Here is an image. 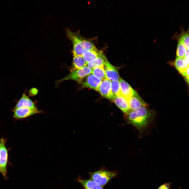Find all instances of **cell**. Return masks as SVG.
Masks as SVG:
<instances>
[{"mask_svg":"<svg viewBox=\"0 0 189 189\" xmlns=\"http://www.w3.org/2000/svg\"><path fill=\"white\" fill-rule=\"evenodd\" d=\"M125 114L127 123L133 125L138 129L139 136L141 138L153 121L155 113L149 109L148 106H143L137 109L130 111Z\"/></svg>","mask_w":189,"mask_h":189,"instance_id":"1","label":"cell"},{"mask_svg":"<svg viewBox=\"0 0 189 189\" xmlns=\"http://www.w3.org/2000/svg\"><path fill=\"white\" fill-rule=\"evenodd\" d=\"M89 174L91 179L103 186L117 175V172L115 171H108L103 169Z\"/></svg>","mask_w":189,"mask_h":189,"instance_id":"2","label":"cell"},{"mask_svg":"<svg viewBox=\"0 0 189 189\" xmlns=\"http://www.w3.org/2000/svg\"><path fill=\"white\" fill-rule=\"evenodd\" d=\"M92 69L87 66L82 68L71 70L70 73L58 82L68 80H73L80 83L86 76L91 74Z\"/></svg>","mask_w":189,"mask_h":189,"instance_id":"3","label":"cell"},{"mask_svg":"<svg viewBox=\"0 0 189 189\" xmlns=\"http://www.w3.org/2000/svg\"><path fill=\"white\" fill-rule=\"evenodd\" d=\"M6 139H0V172L5 178L7 177V166L8 160V150L6 146Z\"/></svg>","mask_w":189,"mask_h":189,"instance_id":"4","label":"cell"},{"mask_svg":"<svg viewBox=\"0 0 189 189\" xmlns=\"http://www.w3.org/2000/svg\"><path fill=\"white\" fill-rule=\"evenodd\" d=\"M67 36L72 41L73 46V55H82L84 51L82 39L70 30L67 31Z\"/></svg>","mask_w":189,"mask_h":189,"instance_id":"5","label":"cell"},{"mask_svg":"<svg viewBox=\"0 0 189 189\" xmlns=\"http://www.w3.org/2000/svg\"><path fill=\"white\" fill-rule=\"evenodd\" d=\"M102 80L91 74L85 77L80 83L82 88H88L98 91Z\"/></svg>","mask_w":189,"mask_h":189,"instance_id":"6","label":"cell"},{"mask_svg":"<svg viewBox=\"0 0 189 189\" xmlns=\"http://www.w3.org/2000/svg\"><path fill=\"white\" fill-rule=\"evenodd\" d=\"M41 111L38 109L35 110L27 107H21L14 109L13 117L19 119L24 118L35 114L39 113Z\"/></svg>","mask_w":189,"mask_h":189,"instance_id":"7","label":"cell"},{"mask_svg":"<svg viewBox=\"0 0 189 189\" xmlns=\"http://www.w3.org/2000/svg\"><path fill=\"white\" fill-rule=\"evenodd\" d=\"M104 68L106 77L109 80L111 81L119 80L120 77L117 69L107 60L104 65Z\"/></svg>","mask_w":189,"mask_h":189,"instance_id":"8","label":"cell"},{"mask_svg":"<svg viewBox=\"0 0 189 189\" xmlns=\"http://www.w3.org/2000/svg\"><path fill=\"white\" fill-rule=\"evenodd\" d=\"M128 101L130 111L137 109L143 106H148L136 91Z\"/></svg>","mask_w":189,"mask_h":189,"instance_id":"9","label":"cell"},{"mask_svg":"<svg viewBox=\"0 0 189 189\" xmlns=\"http://www.w3.org/2000/svg\"><path fill=\"white\" fill-rule=\"evenodd\" d=\"M103 97L112 100L111 81L106 78L103 80L99 85L98 91Z\"/></svg>","mask_w":189,"mask_h":189,"instance_id":"10","label":"cell"},{"mask_svg":"<svg viewBox=\"0 0 189 189\" xmlns=\"http://www.w3.org/2000/svg\"><path fill=\"white\" fill-rule=\"evenodd\" d=\"M129 99L122 96L114 97L112 100L125 114L130 111Z\"/></svg>","mask_w":189,"mask_h":189,"instance_id":"11","label":"cell"},{"mask_svg":"<svg viewBox=\"0 0 189 189\" xmlns=\"http://www.w3.org/2000/svg\"><path fill=\"white\" fill-rule=\"evenodd\" d=\"M119 81L122 96L129 99L134 94L136 91L127 82L121 78Z\"/></svg>","mask_w":189,"mask_h":189,"instance_id":"12","label":"cell"},{"mask_svg":"<svg viewBox=\"0 0 189 189\" xmlns=\"http://www.w3.org/2000/svg\"><path fill=\"white\" fill-rule=\"evenodd\" d=\"M27 107L33 109H38L35 104L25 94L23 95L17 103L14 109L21 108Z\"/></svg>","mask_w":189,"mask_h":189,"instance_id":"13","label":"cell"},{"mask_svg":"<svg viewBox=\"0 0 189 189\" xmlns=\"http://www.w3.org/2000/svg\"><path fill=\"white\" fill-rule=\"evenodd\" d=\"M107 60L103 53L94 59L87 63V66L93 69L98 67L104 66Z\"/></svg>","mask_w":189,"mask_h":189,"instance_id":"14","label":"cell"},{"mask_svg":"<svg viewBox=\"0 0 189 189\" xmlns=\"http://www.w3.org/2000/svg\"><path fill=\"white\" fill-rule=\"evenodd\" d=\"M174 64L176 69L180 72L189 67V59L185 57L182 58L177 57Z\"/></svg>","mask_w":189,"mask_h":189,"instance_id":"15","label":"cell"},{"mask_svg":"<svg viewBox=\"0 0 189 189\" xmlns=\"http://www.w3.org/2000/svg\"><path fill=\"white\" fill-rule=\"evenodd\" d=\"M78 180L85 189H103V186L91 179H79Z\"/></svg>","mask_w":189,"mask_h":189,"instance_id":"16","label":"cell"},{"mask_svg":"<svg viewBox=\"0 0 189 189\" xmlns=\"http://www.w3.org/2000/svg\"><path fill=\"white\" fill-rule=\"evenodd\" d=\"M72 69H80L87 66V64L82 55H73Z\"/></svg>","mask_w":189,"mask_h":189,"instance_id":"17","label":"cell"},{"mask_svg":"<svg viewBox=\"0 0 189 189\" xmlns=\"http://www.w3.org/2000/svg\"><path fill=\"white\" fill-rule=\"evenodd\" d=\"M103 53L101 51L99 50H84L82 56L87 64Z\"/></svg>","mask_w":189,"mask_h":189,"instance_id":"18","label":"cell"},{"mask_svg":"<svg viewBox=\"0 0 189 189\" xmlns=\"http://www.w3.org/2000/svg\"><path fill=\"white\" fill-rule=\"evenodd\" d=\"M91 74L102 80L107 78L106 75L104 66L92 69Z\"/></svg>","mask_w":189,"mask_h":189,"instance_id":"19","label":"cell"},{"mask_svg":"<svg viewBox=\"0 0 189 189\" xmlns=\"http://www.w3.org/2000/svg\"><path fill=\"white\" fill-rule=\"evenodd\" d=\"M111 90L112 99L115 96H122L119 80L111 81Z\"/></svg>","mask_w":189,"mask_h":189,"instance_id":"20","label":"cell"},{"mask_svg":"<svg viewBox=\"0 0 189 189\" xmlns=\"http://www.w3.org/2000/svg\"><path fill=\"white\" fill-rule=\"evenodd\" d=\"M187 49L182 43L179 40L177 46L176 50L177 57L182 58L184 56Z\"/></svg>","mask_w":189,"mask_h":189,"instance_id":"21","label":"cell"},{"mask_svg":"<svg viewBox=\"0 0 189 189\" xmlns=\"http://www.w3.org/2000/svg\"><path fill=\"white\" fill-rule=\"evenodd\" d=\"M82 45L84 50H98L92 42L85 40L82 39Z\"/></svg>","mask_w":189,"mask_h":189,"instance_id":"22","label":"cell"},{"mask_svg":"<svg viewBox=\"0 0 189 189\" xmlns=\"http://www.w3.org/2000/svg\"><path fill=\"white\" fill-rule=\"evenodd\" d=\"M185 45L187 49H189V35L188 33L183 35L180 40Z\"/></svg>","mask_w":189,"mask_h":189,"instance_id":"23","label":"cell"},{"mask_svg":"<svg viewBox=\"0 0 189 189\" xmlns=\"http://www.w3.org/2000/svg\"><path fill=\"white\" fill-rule=\"evenodd\" d=\"M172 182H167L160 185L157 189H172Z\"/></svg>","mask_w":189,"mask_h":189,"instance_id":"24","label":"cell"},{"mask_svg":"<svg viewBox=\"0 0 189 189\" xmlns=\"http://www.w3.org/2000/svg\"><path fill=\"white\" fill-rule=\"evenodd\" d=\"M180 73L183 76L186 82L188 84L189 83V67Z\"/></svg>","mask_w":189,"mask_h":189,"instance_id":"25","label":"cell"},{"mask_svg":"<svg viewBox=\"0 0 189 189\" xmlns=\"http://www.w3.org/2000/svg\"><path fill=\"white\" fill-rule=\"evenodd\" d=\"M38 92L37 90L34 88H32L30 90L29 93L30 95H35Z\"/></svg>","mask_w":189,"mask_h":189,"instance_id":"26","label":"cell"}]
</instances>
